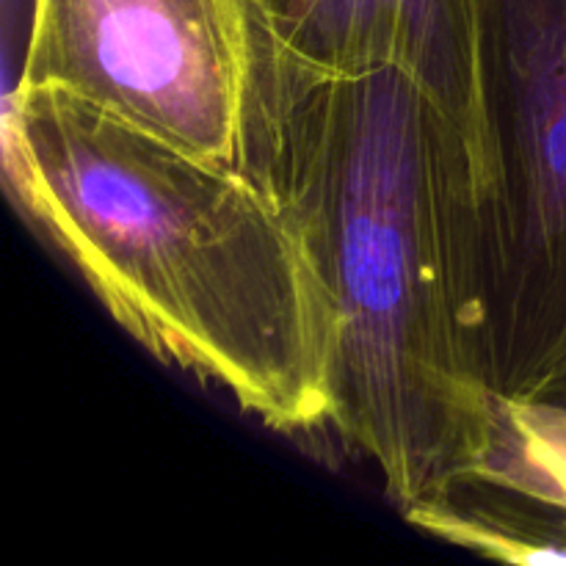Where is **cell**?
I'll return each mask as SVG.
<instances>
[{
    "label": "cell",
    "mask_w": 566,
    "mask_h": 566,
    "mask_svg": "<svg viewBox=\"0 0 566 566\" xmlns=\"http://www.w3.org/2000/svg\"><path fill=\"white\" fill-rule=\"evenodd\" d=\"M247 166L296 216L329 296V429L401 512L473 481L497 390L462 127L401 72L307 70L260 44Z\"/></svg>",
    "instance_id": "obj_1"
},
{
    "label": "cell",
    "mask_w": 566,
    "mask_h": 566,
    "mask_svg": "<svg viewBox=\"0 0 566 566\" xmlns=\"http://www.w3.org/2000/svg\"><path fill=\"white\" fill-rule=\"evenodd\" d=\"M473 481L566 512V401L497 396L490 446Z\"/></svg>",
    "instance_id": "obj_7"
},
{
    "label": "cell",
    "mask_w": 566,
    "mask_h": 566,
    "mask_svg": "<svg viewBox=\"0 0 566 566\" xmlns=\"http://www.w3.org/2000/svg\"><path fill=\"white\" fill-rule=\"evenodd\" d=\"M6 164L28 216L153 357L271 429H329V296L302 224L252 166L59 86H14Z\"/></svg>",
    "instance_id": "obj_2"
},
{
    "label": "cell",
    "mask_w": 566,
    "mask_h": 566,
    "mask_svg": "<svg viewBox=\"0 0 566 566\" xmlns=\"http://www.w3.org/2000/svg\"><path fill=\"white\" fill-rule=\"evenodd\" d=\"M403 517L497 562L566 564V512L501 486L470 481Z\"/></svg>",
    "instance_id": "obj_6"
},
{
    "label": "cell",
    "mask_w": 566,
    "mask_h": 566,
    "mask_svg": "<svg viewBox=\"0 0 566 566\" xmlns=\"http://www.w3.org/2000/svg\"><path fill=\"white\" fill-rule=\"evenodd\" d=\"M481 17L492 381L566 401V0H481Z\"/></svg>",
    "instance_id": "obj_3"
},
{
    "label": "cell",
    "mask_w": 566,
    "mask_h": 566,
    "mask_svg": "<svg viewBox=\"0 0 566 566\" xmlns=\"http://www.w3.org/2000/svg\"><path fill=\"white\" fill-rule=\"evenodd\" d=\"M260 44L321 72L412 77L473 144L484 182L481 0H252Z\"/></svg>",
    "instance_id": "obj_5"
},
{
    "label": "cell",
    "mask_w": 566,
    "mask_h": 566,
    "mask_svg": "<svg viewBox=\"0 0 566 566\" xmlns=\"http://www.w3.org/2000/svg\"><path fill=\"white\" fill-rule=\"evenodd\" d=\"M252 0H31L14 86H59L144 130L247 164Z\"/></svg>",
    "instance_id": "obj_4"
}]
</instances>
